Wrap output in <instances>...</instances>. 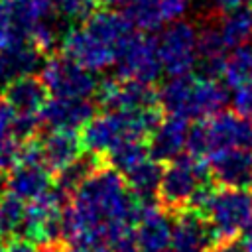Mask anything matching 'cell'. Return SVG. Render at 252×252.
I'll return each instance as SVG.
<instances>
[{"mask_svg": "<svg viewBox=\"0 0 252 252\" xmlns=\"http://www.w3.org/2000/svg\"><path fill=\"white\" fill-rule=\"evenodd\" d=\"M228 93L222 83L207 75H175L158 91V104L167 116L183 120H205L224 108Z\"/></svg>", "mask_w": 252, "mask_h": 252, "instance_id": "obj_1", "label": "cell"}, {"mask_svg": "<svg viewBox=\"0 0 252 252\" xmlns=\"http://www.w3.org/2000/svg\"><path fill=\"white\" fill-rule=\"evenodd\" d=\"M159 114L158 108L144 110H108L102 114H94L85 126L81 134L83 148L91 154L104 156L110 148L124 140H144L150 136L154 126L158 124Z\"/></svg>", "mask_w": 252, "mask_h": 252, "instance_id": "obj_2", "label": "cell"}, {"mask_svg": "<svg viewBox=\"0 0 252 252\" xmlns=\"http://www.w3.org/2000/svg\"><path fill=\"white\" fill-rule=\"evenodd\" d=\"M234 148L252 150V122L238 112L220 110L189 126L185 150L195 158Z\"/></svg>", "mask_w": 252, "mask_h": 252, "instance_id": "obj_3", "label": "cell"}, {"mask_svg": "<svg viewBox=\"0 0 252 252\" xmlns=\"http://www.w3.org/2000/svg\"><path fill=\"white\" fill-rule=\"evenodd\" d=\"M215 242L228 240L252 228V189L215 187L203 213Z\"/></svg>", "mask_w": 252, "mask_h": 252, "instance_id": "obj_4", "label": "cell"}, {"mask_svg": "<svg viewBox=\"0 0 252 252\" xmlns=\"http://www.w3.org/2000/svg\"><path fill=\"white\" fill-rule=\"evenodd\" d=\"M211 179L209 165L201 158L191 154L177 156L175 159L167 161L161 169L158 199L169 211H181L189 205L193 193Z\"/></svg>", "mask_w": 252, "mask_h": 252, "instance_id": "obj_5", "label": "cell"}, {"mask_svg": "<svg viewBox=\"0 0 252 252\" xmlns=\"http://www.w3.org/2000/svg\"><path fill=\"white\" fill-rule=\"evenodd\" d=\"M156 47L163 73L169 77L187 75L193 71L199 59V32L193 24L177 20L161 28Z\"/></svg>", "mask_w": 252, "mask_h": 252, "instance_id": "obj_6", "label": "cell"}, {"mask_svg": "<svg viewBox=\"0 0 252 252\" xmlns=\"http://www.w3.org/2000/svg\"><path fill=\"white\" fill-rule=\"evenodd\" d=\"M39 79L51 96L65 98H91L96 94L98 87L93 71L81 67L65 55H53L45 59L39 67Z\"/></svg>", "mask_w": 252, "mask_h": 252, "instance_id": "obj_7", "label": "cell"}, {"mask_svg": "<svg viewBox=\"0 0 252 252\" xmlns=\"http://www.w3.org/2000/svg\"><path fill=\"white\" fill-rule=\"evenodd\" d=\"M114 65L120 79L138 81L144 85H154L163 73L156 39L144 33H134V32L122 43Z\"/></svg>", "mask_w": 252, "mask_h": 252, "instance_id": "obj_8", "label": "cell"}, {"mask_svg": "<svg viewBox=\"0 0 252 252\" xmlns=\"http://www.w3.org/2000/svg\"><path fill=\"white\" fill-rule=\"evenodd\" d=\"M61 51L65 57L73 59L81 67L98 73L116 63L118 47L110 45L94 32H91L85 24L71 26L61 35Z\"/></svg>", "mask_w": 252, "mask_h": 252, "instance_id": "obj_9", "label": "cell"}, {"mask_svg": "<svg viewBox=\"0 0 252 252\" xmlns=\"http://www.w3.org/2000/svg\"><path fill=\"white\" fill-rule=\"evenodd\" d=\"M96 98L108 110H144L158 104V93H154L152 85L120 77L98 83Z\"/></svg>", "mask_w": 252, "mask_h": 252, "instance_id": "obj_10", "label": "cell"}, {"mask_svg": "<svg viewBox=\"0 0 252 252\" xmlns=\"http://www.w3.org/2000/svg\"><path fill=\"white\" fill-rule=\"evenodd\" d=\"M209 173L220 187L252 189V150L234 148L207 156Z\"/></svg>", "mask_w": 252, "mask_h": 252, "instance_id": "obj_11", "label": "cell"}, {"mask_svg": "<svg viewBox=\"0 0 252 252\" xmlns=\"http://www.w3.org/2000/svg\"><path fill=\"white\" fill-rule=\"evenodd\" d=\"M187 0H132L126 6V16L134 28L142 32H158L187 12Z\"/></svg>", "mask_w": 252, "mask_h": 252, "instance_id": "obj_12", "label": "cell"}, {"mask_svg": "<svg viewBox=\"0 0 252 252\" xmlns=\"http://www.w3.org/2000/svg\"><path fill=\"white\" fill-rule=\"evenodd\" d=\"M215 244L211 228L199 211H177L167 252H209Z\"/></svg>", "mask_w": 252, "mask_h": 252, "instance_id": "obj_13", "label": "cell"}, {"mask_svg": "<svg viewBox=\"0 0 252 252\" xmlns=\"http://www.w3.org/2000/svg\"><path fill=\"white\" fill-rule=\"evenodd\" d=\"M173 220L169 213L158 209L154 203L146 205L136 226L134 236L142 252H167L171 242Z\"/></svg>", "mask_w": 252, "mask_h": 252, "instance_id": "obj_14", "label": "cell"}, {"mask_svg": "<svg viewBox=\"0 0 252 252\" xmlns=\"http://www.w3.org/2000/svg\"><path fill=\"white\" fill-rule=\"evenodd\" d=\"M93 116H94V106L89 102V98L53 96V98H47V102L41 110V122H45L49 128H57V130H75L77 132Z\"/></svg>", "mask_w": 252, "mask_h": 252, "instance_id": "obj_15", "label": "cell"}, {"mask_svg": "<svg viewBox=\"0 0 252 252\" xmlns=\"http://www.w3.org/2000/svg\"><path fill=\"white\" fill-rule=\"evenodd\" d=\"M187 120L177 116H167L158 120L154 130L150 132L148 152L158 161H171L187 148Z\"/></svg>", "mask_w": 252, "mask_h": 252, "instance_id": "obj_16", "label": "cell"}, {"mask_svg": "<svg viewBox=\"0 0 252 252\" xmlns=\"http://www.w3.org/2000/svg\"><path fill=\"white\" fill-rule=\"evenodd\" d=\"M37 148L41 161L53 173H57L59 169H63L67 163H71L83 154V142L75 130L49 128V132L37 140Z\"/></svg>", "mask_w": 252, "mask_h": 252, "instance_id": "obj_17", "label": "cell"}, {"mask_svg": "<svg viewBox=\"0 0 252 252\" xmlns=\"http://www.w3.org/2000/svg\"><path fill=\"white\" fill-rule=\"evenodd\" d=\"M41 67V51L28 39H20L0 49V91L24 75H33Z\"/></svg>", "mask_w": 252, "mask_h": 252, "instance_id": "obj_18", "label": "cell"}, {"mask_svg": "<svg viewBox=\"0 0 252 252\" xmlns=\"http://www.w3.org/2000/svg\"><path fill=\"white\" fill-rule=\"evenodd\" d=\"M47 89L43 81L35 75H24L4 87V98L12 104L18 114L41 116V110L47 102Z\"/></svg>", "mask_w": 252, "mask_h": 252, "instance_id": "obj_19", "label": "cell"}, {"mask_svg": "<svg viewBox=\"0 0 252 252\" xmlns=\"http://www.w3.org/2000/svg\"><path fill=\"white\" fill-rule=\"evenodd\" d=\"M161 169L163 167L159 165V161L150 156L144 161H140L136 167L126 171L122 177L136 199H140L142 203H154V199H158Z\"/></svg>", "mask_w": 252, "mask_h": 252, "instance_id": "obj_20", "label": "cell"}, {"mask_svg": "<svg viewBox=\"0 0 252 252\" xmlns=\"http://www.w3.org/2000/svg\"><path fill=\"white\" fill-rule=\"evenodd\" d=\"M228 55V47L219 32V28H205L199 32V59L203 73L207 77H220L224 59Z\"/></svg>", "mask_w": 252, "mask_h": 252, "instance_id": "obj_21", "label": "cell"}, {"mask_svg": "<svg viewBox=\"0 0 252 252\" xmlns=\"http://www.w3.org/2000/svg\"><path fill=\"white\" fill-rule=\"evenodd\" d=\"M8 4L12 12V22L24 39L39 22L51 20V14L55 12L53 0H12Z\"/></svg>", "mask_w": 252, "mask_h": 252, "instance_id": "obj_22", "label": "cell"}, {"mask_svg": "<svg viewBox=\"0 0 252 252\" xmlns=\"http://www.w3.org/2000/svg\"><path fill=\"white\" fill-rule=\"evenodd\" d=\"M102 165V159L100 156L96 154H81L77 159H73L71 163H67L63 169L57 171V177H55V187L61 189L65 195H73L77 191V187L89 179L98 167Z\"/></svg>", "mask_w": 252, "mask_h": 252, "instance_id": "obj_23", "label": "cell"}, {"mask_svg": "<svg viewBox=\"0 0 252 252\" xmlns=\"http://www.w3.org/2000/svg\"><path fill=\"white\" fill-rule=\"evenodd\" d=\"M219 32L228 49L248 45L252 39V10L238 8L232 12H224Z\"/></svg>", "mask_w": 252, "mask_h": 252, "instance_id": "obj_24", "label": "cell"}, {"mask_svg": "<svg viewBox=\"0 0 252 252\" xmlns=\"http://www.w3.org/2000/svg\"><path fill=\"white\" fill-rule=\"evenodd\" d=\"M220 77L224 81V87L230 89H238L252 83V49L248 45L230 49L224 59Z\"/></svg>", "mask_w": 252, "mask_h": 252, "instance_id": "obj_25", "label": "cell"}, {"mask_svg": "<svg viewBox=\"0 0 252 252\" xmlns=\"http://www.w3.org/2000/svg\"><path fill=\"white\" fill-rule=\"evenodd\" d=\"M104 158H106L108 167H112L114 171L124 175L126 171L136 167L140 161L150 158V152H148V146L142 140H124V142L116 144L114 148H110L104 154Z\"/></svg>", "mask_w": 252, "mask_h": 252, "instance_id": "obj_26", "label": "cell"}, {"mask_svg": "<svg viewBox=\"0 0 252 252\" xmlns=\"http://www.w3.org/2000/svg\"><path fill=\"white\" fill-rule=\"evenodd\" d=\"M26 217V201L12 193L0 197V232L2 236H16Z\"/></svg>", "mask_w": 252, "mask_h": 252, "instance_id": "obj_27", "label": "cell"}, {"mask_svg": "<svg viewBox=\"0 0 252 252\" xmlns=\"http://www.w3.org/2000/svg\"><path fill=\"white\" fill-rule=\"evenodd\" d=\"M55 14L67 22H85L98 6V0H53Z\"/></svg>", "mask_w": 252, "mask_h": 252, "instance_id": "obj_28", "label": "cell"}, {"mask_svg": "<svg viewBox=\"0 0 252 252\" xmlns=\"http://www.w3.org/2000/svg\"><path fill=\"white\" fill-rule=\"evenodd\" d=\"M24 144L26 142L18 140L16 136H2L0 138V171H10L22 159Z\"/></svg>", "mask_w": 252, "mask_h": 252, "instance_id": "obj_29", "label": "cell"}, {"mask_svg": "<svg viewBox=\"0 0 252 252\" xmlns=\"http://www.w3.org/2000/svg\"><path fill=\"white\" fill-rule=\"evenodd\" d=\"M33 47H37L41 53L45 51H51L55 41H57V32L55 28L51 26V20H45V22H39L26 37Z\"/></svg>", "mask_w": 252, "mask_h": 252, "instance_id": "obj_30", "label": "cell"}, {"mask_svg": "<svg viewBox=\"0 0 252 252\" xmlns=\"http://www.w3.org/2000/svg\"><path fill=\"white\" fill-rule=\"evenodd\" d=\"M20 39H24V37L18 33V30L12 22L10 4L6 0H0V49L8 47L10 43L20 41Z\"/></svg>", "mask_w": 252, "mask_h": 252, "instance_id": "obj_31", "label": "cell"}, {"mask_svg": "<svg viewBox=\"0 0 252 252\" xmlns=\"http://www.w3.org/2000/svg\"><path fill=\"white\" fill-rule=\"evenodd\" d=\"M232 106L234 112H238L240 116L252 122V83L232 89Z\"/></svg>", "mask_w": 252, "mask_h": 252, "instance_id": "obj_32", "label": "cell"}, {"mask_svg": "<svg viewBox=\"0 0 252 252\" xmlns=\"http://www.w3.org/2000/svg\"><path fill=\"white\" fill-rule=\"evenodd\" d=\"M18 112L12 108V104L2 96L0 98V138L2 136H14Z\"/></svg>", "mask_w": 252, "mask_h": 252, "instance_id": "obj_33", "label": "cell"}, {"mask_svg": "<svg viewBox=\"0 0 252 252\" xmlns=\"http://www.w3.org/2000/svg\"><path fill=\"white\" fill-rule=\"evenodd\" d=\"M108 250H110V252H142L140 246H138V242H136L134 228L122 232L120 236H116V238L108 244Z\"/></svg>", "mask_w": 252, "mask_h": 252, "instance_id": "obj_34", "label": "cell"}, {"mask_svg": "<svg viewBox=\"0 0 252 252\" xmlns=\"http://www.w3.org/2000/svg\"><path fill=\"white\" fill-rule=\"evenodd\" d=\"M209 252H246V250H244V246L238 238H228V240L215 242Z\"/></svg>", "mask_w": 252, "mask_h": 252, "instance_id": "obj_35", "label": "cell"}, {"mask_svg": "<svg viewBox=\"0 0 252 252\" xmlns=\"http://www.w3.org/2000/svg\"><path fill=\"white\" fill-rule=\"evenodd\" d=\"M6 250L8 252H37V244H33L32 240H26L22 236H12Z\"/></svg>", "mask_w": 252, "mask_h": 252, "instance_id": "obj_36", "label": "cell"}, {"mask_svg": "<svg viewBox=\"0 0 252 252\" xmlns=\"http://www.w3.org/2000/svg\"><path fill=\"white\" fill-rule=\"evenodd\" d=\"M252 0H213L215 8L220 10L222 14L224 12H232V10H238V8H246V4H250Z\"/></svg>", "mask_w": 252, "mask_h": 252, "instance_id": "obj_37", "label": "cell"}, {"mask_svg": "<svg viewBox=\"0 0 252 252\" xmlns=\"http://www.w3.org/2000/svg\"><path fill=\"white\" fill-rule=\"evenodd\" d=\"M67 252H110L106 244H69Z\"/></svg>", "mask_w": 252, "mask_h": 252, "instance_id": "obj_38", "label": "cell"}, {"mask_svg": "<svg viewBox=\"0 0 252 252\" xmlns=\"http://www.w3.org/2000/svg\"><path fill=\"white\" fill-rule=\"evenodd\" d=\"M37 252H67L63 242H47V244H39Z\"/></svg>", "mask_w": 252, "mask_h": 252, "instance_id": "obj_39", "label": "cell"}, {"mask_svg": "<svg viewBox=\"0 0 252 252\" xmlns=\"http://www.w3.org/2000/svg\"><path fill=\"white\" fill-rule=\"evenodd\" d=\"M104 8H110V10H120V8H124L126 10V6L132 2V0H98Z\"/></svg>", "mask_w": 252, "mask_h": 252, "instance_id": "obj_40", "label": "cell"}, {"mask_svg": "<svg viewBox=\"0 0 252 252\" xmlns=\"http://www.w3.org/2000/svg\"><path fill=\"white\" fill-rule=\"evenodd\" d=\"M240 242H242V246H244L246 252H252V228L246 230L244 234H240Z\"/></svg>", "mask_w": 252, "mask_h": 252, "instance_id": "obj_41", "label": "cell"}, {"mask_svg": "<svg viewBox=\"0 0 252 252\" xmlns=\"http://www.w3.org/2000/svg\"><path fill=\"white\" fill-rule=\"evenodd\" d=\"M0 252H8V250H6V248H2V246H0Z\"/></svg>", "mask_w": 252, "mask_h": 252, "instance_id": "obj_42", "label": "cell"}, {"mask_svg": "<svg viewBox=\"0 0 252 252\" xmlns=\"http://www.w3.org/2000/svg\"><path fill=\"white\" fill-rule=\"evenodd\" d=\"M0 240H2V232H0Z\"/></svg>", "mask_w": 252, "mask_h": 252, "instance_id": "obj_43", "label": "cell"}, {"mask_svg": "<svg viewBox=\"0 0 252 252\" xmlns=\"http://www.w3.org/2000/svg\"><path fill=\"white\" fill-rule=\"evenodd\" d=\"M6 2H12V0H6Z\"/></svg>", "mask_w": 252, "mask_h": 252, "instance_id": "obj_44", "label": "cell"}]
</instances>
